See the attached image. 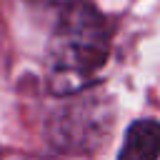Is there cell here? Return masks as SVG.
<instances>
[{
  "instance_id": "obj_3",
  "label": "cell",
  "mask_w": 160,
  "mask_h": 160,
  "mask_svg": "<svg viewBox=\"0 0 160 160\" xmlns=\"http://www.w3.org/2000/svg\"><path fill=\"white\" fill-rule=\"evenodd\" d=\"M30 2H35V5H40V8H58V10H65L68 5H72V2H78V0H30Z\"/></svg>"
},
{
  "instance_id": "obj_2",
  "label": "cell",
  "mask_w": 160,
  "mask_h": 160,
  "mask_svg": "<svg viewBox=\"0 0 160 160\" xmlns=\"http://www.w3.org/2000/svg\"><path fill=\"white\" fill-rule=\"evenodd\" d=\"M160 158V122L152 118L135 120L122 140L118 160H158Z\"/></svg>"
},
{
  "instance_id": "obj_1",
  "label": "cell",
  "mask_w": 160,
  "mask_h": 160,
  "mask_svg": "<svg viewBox=\"0 0 160 160\" xmlns=\"http://www.w3.org/2000/svg\"><path fill=\"white\" fill-rule=\"evenodd\" d=\"M110 58V30L90 2L60 10L48 45L45 78L55 95H75L98 82Z\"/></svg>"
}]
</instances>
